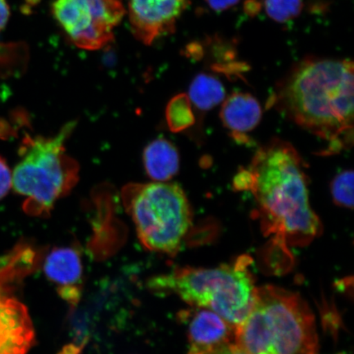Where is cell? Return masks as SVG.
Segmentation results:
<instances>
[{
	"label": "cell",
	"mask_w": 354,
	"mask_h": 354,
	"mask_svg": "<svg viewBox=\"0 0 354 354\" xmlns=\"http://www.w3.org/2000/svg\"><path fill=\"white\" fill-rule=\"evenodd\" d=\"M234 184L253 194L257 218L276 248L305 246L319 236L322 223L310 205L304 162L290 143L274 139L261 147Z\"/></svg>",
	"instance_id": "obj_1"
},
{
	"label": "cell",
	"mask_w": 354,
	"mask_h": 354,
	"mask_svg": "<svg viewBox=\"0 0 354 354\" xmlns=\"http://www.w3.org/2000/svg\"><path fill=\"white\" fill-rule=\"evenodd\" d=\"M353 80L352 61L309 57L279 83L271 104L336 153L353 143Z\"/></svg>",
	"instance_id": "obj_2"
},
{
	"label": "cell",
	"mask_w": 354,
	"mask_h": 354,
	"mask_svg": "<svg viewBox=\"0 0 354 354\" xmlns=\"http://www.w3.org/2000/svg\"><path fill=\"white\" fill-rule=\"evenodd\" d=\"M234 343L250 354H317L315 317L294 292L257 288L250 313L234 327Z\"/></svg>",
	"instance_id": "obj_3"
},
{
	"label": "cell",
	"mask_w": 354,
	"mask_h": 354,
	"mask_svg": "<svg viewBox=\"0 0 354 354\" xmlns=\"http://www.w3.org/2000/svg\"><path fill=\"white\" fill-rule=\"evenodd\" d=\"M251 263L249 256H241L216 268H176L150 279L148 286L156 293L174 294L190 306L210 310L236 327L254 302Z\"/></svg>",
	"instance_id": "obj_4"
},
{
	"label": "cell",
	"mask_w": 354,
	"mask_h": 354,
	"mask_svg": "<svg viewBox=\"0 0 354 354\" xmlns=\"http://www.w3.org/2000/svg\"><path fill=\"white\" fill-rule=\"evenodd\" d=\"M75 124H66L54 137L26 136L21 160L12 174V188L26 198L24 209L35 216H47L55 203L77 183L79 165L66 153L64 142Z\"/></svg>",
	"instance_id": "obj_5"
},
{
	"label": "cell",
	"mask_w": 354,
	"mask_h": 354,
	"mask_svg": "<svg viewBox=\"0 0 354 354\" xmlns=\"http://www.w3.org/2000/svg\"><path fill=\"white\" fill-rule=\"evenodd\" d=\"M122 199L146 249L176 255L192 225L183 189L165 183L130 184L123 189Z\"/></svg>",
	"instance_id": "obj_6"
},
{
	"label": "cell",
	"mask_w": 354,
	"mask_h": 354,
	"mask_svg": "<svg viewBox=\"0 0 354 354\" xmlns=\"http://www.w3.org/2000/svg\"><path fill=\"white\" fill-rule=\"evenodd\" d=\"M53 12L77 47L96 50L112 41L125 8L122 0H55Z\"/></svg>",
	"instance_id": "obj_7"
},
{
	"label": "cell",
	"mask_w": 354,
	"mask_h": 354,
	"mask_svg": "<svg viewBox=\"0 0 354 354\" xmlns=\"http://www.w3.org/2000/svg\"><path fill=\"white\" fill-rule=\"evenodd\" d=\"M189 0H128L129 19L135 37L145 44L171 33Z\"/></svg>",
	"instance_id": "obj_8"
},
{
	"label": "cell",
	"mask_w": 354,
	"mask_h": 354,
	"mask_svg": "<svg viewBox=\"0 0 354 354\" xmlns=\"http://www.w3.org/2000/svg\"><path fill=\"white\" fill-rule=\"evenodd\" d=\"M34 343L28 309L0 284V354H28Z\"/></svg>",
	"instance_id": "obj_9"
},
{
	"label": "cell",
	"mask_w": 354,
	"mask_h": 354,
	"mask_svg": "<svg viewBox=\"0 0 354 354\" xmlns=\"http://www.w3.org/2000/svg\"><path fill=\"white\" fill-rule=\"evenodd\" d=\"M44 274L59 286V295L68 302H77L83 267L81 257L71 248L53 250L44 261Z\"/></svg>",
	"instance_id": "obj_10"
},
{
	"label": "cell",
	"mask_w": 354,
	"mask_h": 354,
	"mask_svg": "<svg viewBox=\"0 0 354 354\" xmlns=\"http://www.w3.org/2000/svg\"><path fill=\"white\" fill-rule=\"evenodd\" d=\"M189 351H201L234 342V326L214 312L198 308L188 326Z\"/></svg>",
	"instance_id": "obj_11"
},
{
	"label": "cell",
	"mask_w": 354,
	"mask_h": 354,
	"mask_svg": "<svg viewBox=\"0 0 354 354\" xmlns=\"http://www.w3.org/2000/svg\"><path fill=\"white\" fill-rule=\"evenodd\" d=\"M262 118V109L254 97L247 93H234L224 101L221 118L232 136L243 140L254 130Z\"/></svg>",
	"instance_id": "obj_12"
},
{
	"label": "cell",
	"mask_w": 354,
	"mask_h": 354,
	"mask_svg": "<svg viewBox=\"0 0 354 354\" xmlns=\"http://www.w3.org/2000/svg\"><path fill=\"white\" fill-rule=\"evenodd\" d=\"M179 154L174 145L165 139H157L145 148L144 163L150 178L158 183L170 180L179 170Z\"/></svg>",
	"instance_id": "obj_13"
},
{
	"label": "cell",
	"mask_w": 354,
	"mask_h": 354,
	"mask_svg": "<svg viewBox=\"0 0 354 354\" xmlns=\"http://www.w3.org/2000/svg\"><path fill=\"white\" fill-rule=\"evenodd\" d=\"M189 99L199 110H209L224 100L225 88L218 79L199 74L190 86Z\"/></svg>",
	"instance_id": "obj_14"
},
{
	"label": "cell",
	"mask_w": 354,
	"mask_h": 354,
	"mask_svg": "<svg viewBox=\"0 0 354 354\" xmlns=\"http://www.w3.org/2000/svg\"><path fill=\"white\" fill-rule=\"evenodd\" d=\"M331 194L336 205L352 209L353 207V171L346 170L335 177Z\"/></svg>",
	"instance_id": "obj_15"
},
{
	"label": "cell",
	"mask_w": 354,
	"mask_h": 354,
	"mask_svg": "<svg viewBox=\"0 0 354 354\" xmlns=\"http://www.w3.org/2000/svg\"><path fill=\"white\" fill-rule=\"evenodd\" d=\"M264 8L274 21L286 22L299 15L303 0H264Z\"/></svg>",
	"instance_id": "obj_16"
},
{
	"label": "cell",
	"mask_w": 354,
	"mask_h": 354,
	"mask_svg": "<svg viewBox=\"0 0 354 354\" xmlns=\"http://www.w3.org/2000/svg\"><path fill=\"white\" fill-rule=\"evenodd\" d=\"M167 115L171 129L179 131L189 126L193 117L187 98L180 96L172 100Z\"/></svg>",
	"instance_id": "obj_17"
},
{
	"label": "cell",
	"mask_w": 354,
	"mask_h": 354,
	"mask_svg": "<svg viewBox=\"0 0 354 354\" xmlns=\"http://www.w3.org/2000/svg\"><path fill=\"white\" fill-rule=\"evenodd\" d=\"M12 187V174L10 167L2 157H0V201L7 196Z\"/></svg>",
	"instance_id": "obj_18"
},
{
	"label": "cell",
	"mask_w": 354,
	"mask_h": 354,
	"mask_svg": "<svg viewBox=\"0 0 354 354\" xmlns=\"http://www.w3.org/2000/svg\"><path fill=\"white\" fill-rule=\"evenodd\" d=\"M187 354H250L234 343H227L218 347L202 349V351H188Z\"/></svg>",
	"instance_id": "obj_19"
},
{
	"label": "cell",
	"mask_w": 354,
	"mask_h": 354,
	"mask_svg": "<svg viewBox=\"0 0 354 354\" xmlns=\"http://www.w3.org/2000/svg\"><path fill=\"white\" fill-rule=\"evenodd\" d=\"M209 6L216 12L228 10L240 2V0H205Z\"/></svg>",
	"instance_id": "obj_20"
},
{
	"label": "cell",
	"mask_w": 354,
	"mask_h": 354,
	"mask_svg": "<svg viewBox=\"0 0 354 354\" xmlns=\"http://www.w3.org/2000/svg\"><path fill=\"white\" fill-rule=\"evenodd\" d=\"M10 15V7L8 6L7 0H0V32L6 28Z\"/></svg>",
	"instance_id": "obj_21"
},
{
	"label": "cell",
	"mask_w": 354,
	"mask_h": 354,
	"mask_svg": "<svg viewBox=\"0 0 354 354\" xmlns=\"http://www.w3.org/2000/svg\"><path fill=\"white\" fill-rule=\"evenodd\" d=\"M339 354H343V353H339Z\"/></svg>",
	"instance_id": "obj_22"
}]
</instances>
